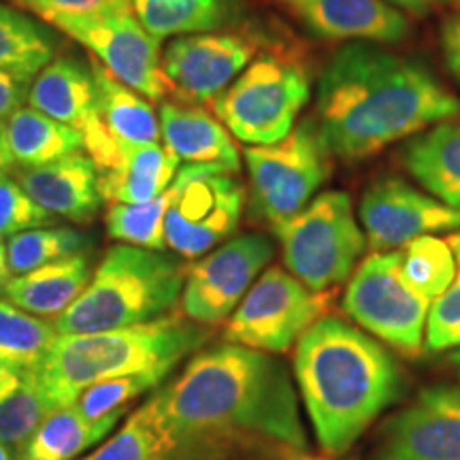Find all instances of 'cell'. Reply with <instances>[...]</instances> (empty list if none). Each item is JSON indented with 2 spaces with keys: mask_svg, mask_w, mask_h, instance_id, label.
Here are the masks:
<instances>
[{
  "mask_svg": "<svg viewBox=\"0 0 460 460\" xmlns=\"http://www.w3.org/2000/svg\"><path fill=\"white\" fill-rule=\"evenodd\" d=\"M154 402L169 460H226L241 450L281 458L307 452V433L290 367L237 343L200 348Z\"/></svg>",
  "mask_w": 460,
  "mask_h": 460,
  "instance_id": "obj_1",
  "label": "cell"
},
{
  "mask_svg": "<svg viewBox=\"0 0 460 460\" xmlns=\"http://www.w3.org/2000/svg\"><path fill=\"white\" fill-rule=\"evenodd\" d=\"M460 113L429 68L377 43H345L318 82L315 118L332 156L360 163Z\"/></svg>",
  "mask_w": 460,
  "mask_h": 460,
  "instance_id": "obj_2",
  "label": "cell"
},
{
  "mask_svg": "<svg viewBox=\"0 0 460 460\" xmlns=\"http://www.w3.org/2000/svg\"><path fill=\"white\" fill-rule=\"evenodd\" d=\"M292 376L315 441L331 458L352 450L405 394V371L393 349L339 315H322L303 332Z\"/></svg>",
  "mask_w": 460,
  "mask_h": 460,
  "instance_id": "obj_3",
  "label": "cell"
},
{
  "mask_svg": "<svg viewBox=\"0 0 460 460\" xmlns=\"http://www.w3.org/2000/svg\"><path fill=\"white\" fill-rule=\"evenodd\" d=\"M209 337L211 331L183 314L126 329L60 335L37 377L51 402L66 407L105 379L146 373L169 379L183 358L205 348Z\"/></svg>",
  "mask_w": 460,
  "mask_h": 460,
  "instance_id": "obj_4",
  "label": "cell"
},
{
  "mask_svg": "<svg viewBox=\"0 0 460 460\" xmlns=\"http://www.w3.org/2000/svg\"><path fill=\"white\" fill-rule=\"evenodd\" d=\"M188 269L164 252L118 243L54 326L58 335H84L147 324L172 312L181 298Z\"/></svg>",
  "mask_w": 460,
  "mask_h": 460,
  "instance_id": "obj_5",
  "label": "cell"
},
{
  "mask_svg": "<svg viewBox=\"0 0 460 460\" xmlns=\"http://www.w3.org/2000/svg\"><path fill=\"white\" fill-rule=\"evenodd\" d=\"M286 269L314 292H331L352 278L362 252L365 230L348 192L315 194L296 216L273 228Z\"/></svg>",
  "mask_w": 460,
  "mask_h": 460,
  "instance_id": "obj_6",
  "label": "cell"
},
{
  "mask_svg": "<svg viewBox=\"0 0 460 460\" xmlns=\"http://www.w3.org/2000/svg\"><path fill=\"white\" fill-rule=\"evenodd\" d=\"M312 96L301 62L284 54H264L220 92L211 107L234 139L245 146H271L296 126Z\"/></svg>",
  "mask_w": 460,
  "mask_h": 460,
  "instance_id": "obj_7",
  "label": "cell"
},
{
  "mask_svg": "<svg viewBox=\"0 0 460 460\" xmlns=\"http://www.w3.org/2000/svg\"><path fill=\"white\" fill-rule=\"evenodd\" d=\"M243 160L252 214L271 228L296 216L332 171V154L314 119H303L271 146H247Z\"/></svg>",
  "mask_w": 460,
  "mask_h": 460,
  "instance_id": "obj_8",
  "label": "cell"
},
{
  "mask_svg": "<svg viewBox=\"0 0 460 460\" xmlns=\"http://www.w3.org/2000/svg\"><path fill=\"white\" fill-rule=\"evenodd\" d=\"M343 309L358 329L405 358H418L427 341L430 301L407 281L396 252H371L345 286Z\"/></svg>",
  "mask_w": 460,
  "mask_h": 460,
  "instance_id": "obj_9",
  "label": "cell"
},
{
  "mask_svg": "<svg viewBox=\"0 0 460 460\" xmlns=\"http://www.w3.org/2000/svg\"><path fill=\"white\" fill-rule=\"evenodd\" d=\"M237 172L211 164H186L171 183L164 241L180 258H200L237 230L245 209Z\"/></svg>",
  "mask_w": 460,
  "mask_h": 460,
  "instance_id": "obj_10",
  "label": "cell"
},
{
  "mask_svg": "<svg viewBox=\"0 0 460 460\" xmlns=\"http://www.w3.org/2000/svg\"><path fill=\"white\" fill-rule=\"evenodd\" d=\"M329 292H314L281 267H267L233 315L224 341L267 354H286L303 332L326 315Z\"/></svg>",
  "mask_w": 460,
  "mask_h": 460,
  "instance_id": "obj_11",
  "label": "cell"
},
{
  "mask_svg": "<svg viewBox=\"0 0 460 460\" xmlns=\"http://www.w3.org/2000/svg\"><path fill=\"white\" fill-rule=\"evenodd\" d=\"M51 24L90 49L115 79L146 99L160 101L171 94L163 71V41L146 31L132 4L101 15L56 17Z\"/></svg>",
  "mask_w": 460,
  "mask_h": 460,
  "instance_id": "obj_12",
  "label": "cell"
},
{
  "mask_svg": "<svg viewBox=\"0 0 460 460\" xmlns=\"http://www.w3.org/2000/svg\"><path fill=\"white\" fill-rule=\"evenodd\" d=\"M275 254L267 234L230 237L188 269L180 307L188 320L216 326L233 315Z\"/></svg>",
  "mask_w": 460,
  "mask_h": 460,
  "instance_id": "obj_13",
  "label": "cell"
},
{
  "mask_svg": "<svg viewBox=\"0 0 460 460\" xmlns=\"http://www.w3.org/2000/svg\"><path fill=\"white\" fill-rule=\"evenodd\" d=\"M358 220L371 252H396L422 234L460 230V211L399 175L379 177L362 194Z\"/></svg>",
  "mask_w": 460,
  "mask_h": 460,
  "instance_id": "obj_14",
  "label": "cell"
},
{
  "mask_svg": "<svg viewBox=\"0 0 460 460\" xmlns=\"http://www.w3.org/2000/svg\"><path fill=\"white\" fill-rule=\"evenodd\" d=\"M258 54V39L245 32H199L175 37L163 54L171 94L188 105L211 102Z\"/></svg>",
  "mask_w": 460,
  "mask_h": 460,
  "instance_id": "obj_15",
  "label": "cell"
},
{
  "mask_svg": "<svg viewBox=\"0 0 460 460\" xmlns=\"http://www.w3.org/2000/svg\"><path fill=\"white\" fill-rule=\"evenodd\" d=\"M28 102L84 137V149L94 160L99 172L119 166L122 156L102 124L96 101V85L88 68L77 58L51 60L32 79Z\"/></svg>",
  "mask_w": 460,
  "mask_h": 460,
  "instance_id": "obj_16",
  "label": "cell"
},
{
  "mask_svg": "<svg viewBox=\"0 0 460 460\" xmlns=\"http://www.w3.org/2000/svg\"><path fill=\"white\" fill-rule=\"evenodd\" d=\"M371 460H460V390L427 388L388 416Z\"/></svg>",
  "mask_w": 460,
  "mask_h": 460,
  "instance_id": "obj_17",
  "label": "cell"
},
{
  "mask_svg": "<svg viewBox=\"0 0 460 460\" xmlns=\"http://www.w3.org/2000/svg\"><path fill=\"white\" fill-rule=\"evenodd\" d=\"M314 34L345 43H401L410 22L386 0H284Z\"/></svg>",
  "mask_w": 460,
  "mask_h": 460,
  "instance_id": "obj_18",
  "label": "cell"
},
{
  "mask_svg": "<svg viewBox=\"0 0 460 460\" xmlns=\"http://www.w3.org/2000/svg\"><path fill=\"white\" fill-rule=\"evenodd\" d=\"M20 186L48 214L88 224L101 211L99 169L88 154H71L56 163L20 172Z\"/></svg>",
  "mask_w": 460,
  "mask_h": 460,
  "instance_id": "obj_19",
  "label": "cell"
},
{
  "mask_svg": "<svg viewBox=\"0 0 460 460\" xmlns=\"http://www.w3.org/2000/svg\"><path fill=\"white\" fill-rule=\"evenodd\" d=\"M158 119L163 143L181 163L239 171L241 154L234 137L205 109L188 102H163Z\"/></svg>",
  "mask_w": 460,
  "mask_h": 460,
  "instance_id": "obj_20",
  "label": "cell"
},
{
  "mask_svg": "<svg viewBox=\"0 0 460 460\" xmlns=\"http://www.w3.org/2000/svg\"><path fill=\"white\" fill-rule=\"evenodd\" d=\"M401 163L429 194L460 211V113L407 139Z\"/></svg>",
  "mask_w": 460,
  "mask_h": 460,
  "instance_id": "obj_21",
  "label": "cell"
},
{
  "mask_svg": "<svg viewBox=\"0 0 460 460\" xmlns=\"http://www.w3.org/2000/svg\"><path fill=\"white\" fill-rule=\"evenodd\" d=\"M90 68L101 119L122 160L135 149L163 141L158 113L154 111L149 99L115 79L99 60H92Z\"/></svg>",
  "mask_w": 460,
  "mask_h": 460,
  "instance_id": "obj_22",
  "label": "cell"
},
{
  "mask_svg": "<svg viewBox=\"0 0 460 460\" xmlns=\"http://www.w3.org/2000/svg\"><path fill=\"white\" fill-rule=\"evenodd\" d=\"M90 278V256L75 254L34 269L31 273L13 275L3 295L28 314L39 318H58L77 301Z\"/></svg>",
  "mask_w": 460,
  "mask_h": 460,
  "instance_id": "obj_23",
  "label": "cell"
},
{
  "mask_svg": "<svg viewBox=\"0 0 460 460\" xmlns=\"http://www.w3.org/2000/svg\"><path fill=\"white\" fill-rule=\"evenodd\" d=\"M181 160L164 143L135 149L122 164L99 172V190L109 205H141L158 199L171 188Z\"/></svg>",
  "mask_w": 460,
  "mask_h": 460,
  "instance_id": "obj_24",
  "label": "cell"
},
{
  "mask_svg": "<svg viewBox=\"0 0 460 460\" xmlns=\"http://www.w3.org/2000/svg\"><path fill=\"white\" fill-rule=\"evenodd\" d=\"M124 413L115 411L101 420H88L75 402L58 407L15 460H77L111 435Z\"/></svg>",
  "mask_w": 460,
  "mask_h": 460,
  "instance_id": "obj_25",
  "label": "cell"
},
{
  "mask_svg": "<svg viewBox=\"0 0 460 460\" xmlns=\"http://www.w3.org/2000/svg\"><path fill=\"white\" fill-rule=\"evenodd\" d=\"M132 11L154 37L222 31L237 20V0H130Z\"/></svg>",
  "mask_w": 460,
  "mask_h": 460,
  "instance_id": "obj_26",
  "label": "cell"
},
{
  "mask_svg": "<svg viewBox=\"0 0 460 460\" xmlns=\"http://www.w3.org/2000/svg\"><path fill=\"white\" fill-rule=\"evenodd\" d=\"M7 139L15 163L34 169L84 149V137L32 107H22L7 119Z\"/></svg>",
  "mask_w": 460,
  "mask_h": 460,
  "instance_id": "obj_27",
  "label": "cell"
},
{
  "mask_svg": "<svg viewBox=\"0 0 460 460\" xmlns=\"http://www.w3.org/2000/svg\"><path fill=\"white\" fill-rule=\"evenodd\" d=\"M54 54L56 43L48 31L20 11L0 4V71L32 82Z\"/></svg>",
  "mask_w": 460,
  "mask_h": 460,
  "instance_id": "obj_28",
  "label": "cell"
},
{
  "mask_svg": "<svg viewBox=\"0 0 460 460\" xmlns=\"http://www.w3.org/2000/svg\"><path fill=\"white\" fill-rule=\"evenodd\" d=\"M58 337L54 322L0 298V360L20 371H39Z\"/></svg>",
  "mask_w": 460,
  "mask_h": 460,
  "instance_id": "obj_29",
  "label": "cell"
},
{
  "mask_svg": "<svg viewBox=\"0 0 460 460\" xmlns=\"http://www.w3.org/2000/svg\"><path fill=\"white\" fill-rule=\"evenodd\" d=\"M56 410L58 407L39 384L37 371H28L20 388L0 401V441L17 458Z\"/></svg>",
  "mask_w": 460,
  "mask_h": 460,
  "instance_id": "obj_30",
  "label": "cell"
},
{
  "mask_svg": "<svg viewBox=\"0 0 460 460\" xmlns=\"http://www.w3.org/2000/svg\"><path fill=\"white\" fill-rule=\"evenodd\" d=\"M90 237L66 226H41L17 233L7 241V258L11 273H31L45 264L62 258L85 254Z\"/></svg>",
  "mask_w": 460,
  "mask_h": 460,
  "instance_id": "obj_31",
  "label": "cell"
},
{
  "mask_svg": "<svg viewBox=\"0 0 460 460\" xmlns=\"http://www.w3.org/2000/svg\"><path fill=\"white\" fill-rule=\"evenodd\" d=\"M401 269L407 281L430 303L439 298L452 284L456 258L447 239L422 234L399 250Z\"/></svg>",
  "mask_w": 460,
  "mask_h": 460,
  "instance_id": "obj_32",
  "label": "cell"
},
{
  "mask_svg": "<svg viewBox=\"0 0 460 460\" xmlns=\"http://www.w3.org/2000/svg\"><path fill=\"white\" fill-rule=\"evenodd\" d=\"M79 460H169V446L156 422L152 399L132 411L107 444Z\"/></svg>",
  "mask_w": 460,
  "mask_h": 460,
  "instance_id": "obj_33",
  "label": "cell"
},
{
  "mask_svg": "<svg viewBox=\"0 0 460 460\" xmlns=\"http://www.w3.org/2000/svg\"><path fill=\"white\" fill-rule=\"evenodd\" d=\"M171 203V188L158 199L141 205H109L107 234L119 243L164 252V217Z\"/></svg>",
  "mask_w": 460,
  "mask_h": 460,
  "instance_id": "obj_34",
  "label": "cell"
},
{
  "mask_svg": "<svg viewBox=\"0 0 460 460\" xmlns=\"http://www.w3.org/2000/svg\"><path fill=\"white\" fill-rule=\"evenodd\" d=\"M164 382L166 377L156 376V373L105 379V382L94 384L85 390L75 405L88 420H101L109 413L128 411L132 401L139 399L141 394L152 393Z\"/></svg>",
  "mask_w": 460,
  "mask_h": 460,
  "instance_id": "obj_35",
  "label": "cell"
},
{
  "mask_svg": "<svg viewBox=\"0 0 460 460\" xmlns=\"http://www.w3.org/2000/svg\"><path fill=\"white\" fill-rule=\"evenodd\" d=\"M456 258V273L452 284L439 298L430 303L427 320V341L430 352L460 349V230L447 237Z\"/></svg>",
  "mask_w": 460,
  "mask_h": 460,
  "instance_id": "obj_36",
  "label": "cell"
},
{
  "mask_svg": "<svg viewBox=\"0 0 460 460\" xmlns=\"http://www.w3.org/2000/svg\"><path fill=\"white\" fill-rule=\"evenodd\" d=\"M56 217L41 205L34 203L20 181L3 177L0 180V239H9L24 230L54 226Z\"/></svg>",
  "mask_w": 460,
  "mask_h": 460,
  "instance_id": "obj_37",
  "label": "cell"
},
{
  "mask_svg": "<svg viewBox=\"0 0 460 460\" xmlns=\"http://www.w3.org/2000/svg\"><path fill=\"white\" fill-rule=\"evenodd\" d=\"M20 3L49 22L56 17H88L130 7V0H20Z\"/></svg>",
  "mask_w": 460,
  "mask_h": 460,
  "instance_id": "obj_38",
  "label": "cell"
},
{
  "mask_svg": "<svg viewBox=\"0 0 460 460\" xmlns=\"http://www.w3.org/2000/svg\"><path fill=\"white\" fill-rule=\"evenodd\" d=\"M31 84L13 73L0 71V122H7L17 109H22L24 101H28Z\"/></svg>",
  "mask_w": 460,
  "mask_h": 460,
  "instance_id": "obj_39",
  "label": "cell"
},
{
  "mask_svg": "<svg viewBox=\"0 0 460 460\" xmlns=\"http://www.w3.org/2000/svg\"><path fill=\"white\" fill-rule=\"evenodd\" d=\"M441 51H444L447 71L460 84V15L450 17L441 26Z\"/></svg>",
  "mask_w": 460,
  "mask_h": 460,
  "instance_id": "obj_40",
  "label": "cell"
},
{
  "mask_svg": "<svg viewBox=\"0 0 460 460\" xmlns=\"http://www.w3.org/2000/svg\"><path fill=\"white\" fill-rule=\"evenodd\" d=\"M28 371H20L15 367L7 365V362L0 360V401L7 399L13 390L20 388V384L24 382V376Z\"/></svg>",
  "mask_w": 460,
  "mask_h": 460,
  "instance_id": "obj_41",
  "label": "cell"
},
{
  "mask_svg": "<svg viewBox=\"0 0 460 460\" xmlns=\"http://www.w3.org/2000/svg\"><path fill=\"white\" fill-rule=\"evenodd\" d=\"M386 3L402 11V13L424 15V13H430V11L444 7V4L450 3V0H386Z\"/></svg>",
  "mask_w": 460,
  "mask_h": 460,
  "instance_id": "obj_42",
  "label": "cell"
},
{
  "mask_svg": "<svg viewBox=\"0 0 460 460\" xmlns=\"http://www.w3.org/2000/svg\"><path fill=\"white\" fill-rule=\"evenodd\" d=\"M15 158L11 154L9 139H7V122H0V180L9 175V171L13 169Z\"/></svg>",
  "mask_w": 460,
  "mask_h": 460,
  "instance_id": "obj_43",
  "label": "cell"
},
{
  "mask_svg": "<svg viewBox=\"0 0 460 460\" xmlns=\"http://www.w3.org/2000/svg\"><path fill=\"white\" fill-rule=\"evenodd\" d=\"M11 278H13V273H11V267H9L7 243H3V239H0V295L4 292V288H7Z\"/></svg>",
  "mask_w": 460,
  "mask_h": 460,
  "instance_id": "obj_44",
  "label": "cell"
},
{
  "mask_svg": "<svg viewBox=\"0 0 460 460\" xmlns=\"http://www.w3.org/2000/svg\"><path fill=\"white\" fill-rule=\"evenodd\" d=\"M0 460H15V456L11 454V450L3 444V441H0Z\"/></svg>",
  "mask_w": 460,
  "mask_h": 460,
  "instance_id": "obj_45",
  "label": "cell"
},
{
  "mask_svg": "<svg viewBox=\"0 0 460 460\" xmlns=\"http://www.w3.org/2000/svg\"><path fill=\"white\" fill-rule=\"evenodd\" d=\"M298 460H324V458H312V456H305V454H301ZM326 460H329V458H326Z\"/></svg>",
  "mask_w": 460,
  "mask_h": 460,
  "instance_id": "obj_46",
  "label": "cell"
},
{
  "mask_svg": "<svg viewBox=\"0 0 460 460\" xmlns=\"http://www.w3.org/2000/svg\"><path fill=\"white\" fill-rule=\"evenodd\" d=\"M454 360L458 362V377H460V354H454ZM458 390H460V386H458Z\"/></svg>",
  "mask_w": 460,
  "mask_h": 460,
  "instance_id": "obj_47",
  "label": "cell"
},
{
  "mask_svg": "<svg viewBox=\"0 0 460 460\" xmlns=\"http://www.w3.org/2000/svg\"><path fill=\"white\" fill-rule=\"evenodd\" d=\"M288 460H298V458H296V456H295V458H288Z\"/></svg>",
  "mask_w": 460,
  "mask_h": 460,
  "instance_id": "obj_48",
  "label": "cell"
},
{
  "mask_svg": "<svg viewBox=\"0 0 460 460\" xmlns=\"http://www.w3.org/2000/svg\"><path fill=\"white\" fill-rule=\"evenodd\" d=\"M456 354H460V349H456Z\"/></svg>",
  "mask_w": 460,
  "mask_h": 460,
  "instance_id": "obj_49",
  "label": "cell"
}]
</instances>
